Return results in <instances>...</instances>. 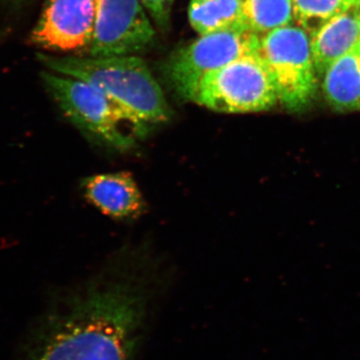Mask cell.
Listing matches in <instances>:
<instances>
[{
	"instance_id": "obj_11",
	"label": "cell",
	"mask_w": 360,
	"mask_h": 360,
	"mask_svg": "<svg viewBox=\"0 0 360 360\" xmlns=\"http://www.w3.org/2000/svg\"><path fill=\"white\" fill-rule=\"evenodd\" d=\"M322 78L324 96L333 110H360V44L329 66Z\"/></svg>"
},
{
	"instance_id": "obj_5",
	"label": "cell",
	"mask_w": 360,
	"mask_h": 360,
	"mask_svg": "<svg viewBox=\"0 0 360 360\" xmlns=\"http://www.w3.org/2000/svg\"><path fill=\"white\" fill-rule=\"evenodd\" d=\"M310 40L309 33L291 25L260 37L258 52L274 77L279 101L293 112L304 110L316 94Z\"/></svg>"
},
{
	"instance_id": "obj_12",
	"label": "cell",
	"mask_w": 360,
	"mask_h": 360,
	"mask_svg": "<svg viewBox=\"0 0 360 360\" xmlns=\"http://www.w3.org/2000/svg\"><path fill=\"white\" fill-rule=\"evenodd\" d=\"M188 20L200 35L250 30L246 25L243 0H191Z\"/></svg>"
},
{
	"instance_id": "obj_7",
	"label": "cell",
	"mask_w": 360,
	"mask_h": 360,
	"mask_svg": "<svg viewBox=\"0 0 360 360\" xmlns=\"http://www.w3.org/2000/svg\"><path fill=\"white\" fill-rule=\"evenodd\" d=\"M141 0H98L90 56H135L153 45L156 32Z\"/></svg>"
},
{
	"instance_id": "obj_8",
	"label": "cell",
	"mask_w": 360,
	"mask_h": 360,
	"mask_svg": "<svg viewBox=\"0 0 360 360\" xmlns=\"http://www.w3.org/2000/svg\"><path fill=\"white\" fill-rule=\"evenodd\" d=\"M98 0H46L32 42L45 51L70 52L89 47Z\"/></svg>"
},
{
	"instance_id": "obj_14",
	"label": "cell",
	"mask_w": 360,
	"mask_h": 360,
	"mask_svg": "<svg viewBox=\"0 0 360 360\" xmlns=\"http://www.w3.org/2000/svg\"><path fill=\"white\" fill-rule=\"evenodd\" d=\"M243 6L246 25L259 37L293 21L291 0H243Z\"/></svg>"
},
{
	"instance_id": "obj_16",
	"label": "cell",
	"mask_w": 360,
	"mask_h": 360,
	"mask_svg": "<svg viewBox=\"0 0 360 360\" xmlns=\"http://www.w3.org/2000/svg\"><path fill=\"white\" fill-rule=\"evenodd\" d=\"M9 1L16 2V4H18V2H25L26 0H9Z\"/></svg>"
},
{
	"instance_id": "obj_6",
	"label": "cell",
	"mask_w": 360,
	"mask_h": 360,
	"mask_svg": "<svg viewBox=\"0 0 360 360\" xmlns=\"http://www.w3.org/2000/svg\"><path fill=\"white\" fill-rule=\"evenodd\" d=\"M259 41V35L248 30L200 35L175 52L168 60L165 75L179 96L194 101L206 75L241 56L258 52Z\"/></svg>"
},
{
	"instance_id": "obj_17",
	"label": "cell",
	"mask_w": 360,
	"mask_h": 360,
	"mask_svg": "<svg viewBox=\"0 0 360 360\" xmlns=\"http://www.w3.org/2000/svg\"><path fill=\"white\" fill-rule=\"evenodd\" d=\"M357 6V8H359V11H360V0H359V2H357V6Z\"/></svg>"
},
{
	"instance_id": "obj_1",
	"label": "cell",
	"mask_w": 360,
	"mask_h": 360,
	"mask_svg": "<svg viewBox=\"0 0 360 360\" xmlns=\"http://www.w3.org/2000/svg\"><path fill=\"white\" fill-rule=\"evenodd\" d=\"M149 296L129 277L90 284L47 322L32 360H134L148 328Z\"/></svg>"
},
{
	"instance_id": "obj_13",
	"label": "cell",
	"mask_w": 360,
	"mask_h": 360,
	"mask_svg": "<svg viewBox=\"0 0 360 360\" xmlns=\"http://www.w3.org/2000/svg\"><path fill=\"white\" fill-rule=\"evenodd\" d=\"M293 20L311 39L323 26L357 6L359 0H291Z\"/></svg>"
},
{
	"instance_id": "obj_10",
	"label": "cell",
	"mask_w": 360,
	"mask_h": 360,
	"mask_svg": "<svg viewBox=\"0 0 360 360\" xmlns=\"http://www.w3.org/2000/svg\"><path fill=\"white\" fill-rule=\"evenodd\" d=\"M312 58L317 77H323L326 70L360 44V11L352 7L310 39Z\"/></svg>"
},
{
	"instance_id": "obj_3",
	"label": "cell",
	"mask_w": 360,
	"mask_h": 360,
	"mask_svg": "<svg viewBox=\"0 0 360 360\" xmlns=\"http://www.w3.org/2000/svg\"><path fill=\"white\" fill-rule=\"evenodd\" d=\"M42 82L63 115L90 139L118 153L141 139L122 111L91 85L77 78L44 71Z\"/></svg>"
},
{
	"instance_id": "obj_2",
	"label": "cell",
	"mask_w": 360,
	"mask_h": 360,
	"mask_svg": "<svg viewBox=\"0 0 360 360\" xmlns=\"http://www.w3.org/2000/svg\"><path fill=\"white\" fill-rule=\"evenodd\" d=\"M49 70L77 78L101 91L146 136L151 127L167 122L172 110L146 61L136 56L80 58L39 53Z\"/></svg>"
},
{
	"instance_id": "obj_9",
	"label": "cell",
	"mask_w": 360,
	"mask_h": 360,
	"mask_svg": "<svg viewBox=\"0 0 360 360\" xmlns=\"http://www.w3.org/2000/svg\"><path fill=\"white\" fill-rule=\"evenodd\" d=\"M82 187L90 205L110 219H134L146 210V200L130 172L91 175L84 179Z\"/></svg>"
},
{
	"instance_id": "obj_4",
	"label": "cell",
	"mask_w": 360,
	"mask_h": 360,
	"mask_svg": "<svg viewBox=\"0 0 360 360\" xmlns=\"http://www.w3.org/2000/svg\"><path fill=\"white\" fill-rule=\"evenodd\" d=\"M277 101L276 82L259 52L241 56L206 75L194 99L220 113L260 112L271 110Z\"/></svg>"
},
{
	"instance_id": "obj_15",
	"label": "cell",
	"mask_w": 360,
	"mask_h": 360,
	"mask_svg": "<svg viewBox=\"0 0 360 360\" xmlns=\"http://www.w3.org/2000/svg\"><path fill=\"white\" fill-rule=\"evenodd\" d=\"M149 16L162 30H167L172 18L174 0H141Z\"/></svg>"
}]
</instances>
